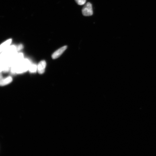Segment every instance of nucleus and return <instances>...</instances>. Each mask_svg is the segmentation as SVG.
I'll use <instances>...</instances> for the list:
<instances>
[{
  "instance_id": "7",
  "label": "nucleus",
  "mask_w": 156,
  "mask_h": 156,
  "mask_svg": "<svg viewBox=\"0 0 156 156\" xmlns=\"http://www.w3.org/2000/svg\"><path fill=\"white\" fill-rule=\"evenodd\" d=\"M12 41V40L10 39L0 45V54L10 45Z\"/></svg>"
},
{
  "instance_id": "10",
  "label": "nucleus",
  "mask_w": 156,
  "mask_h": 156,
  "mask_svg": "<svg viewBox=\"0 0 156 156\" xmlns=\"http://www.w3.org/2000/svg\"><path fill=\"white\" fill-rule=\"evenodd\" d=\"M16 50L17 51H19L20 50L23 48V46L22 44H20L18 46H16Z\"/></svg>"
},
{
  "instance_id": "2",
  "label": "nucleus",
  "mask_w": 156,
  "mask_h": 156,
  "mask_svg": "<svg viewBox=\"0 0 156 156\" xmlns=\"http://www.w3.org/2000/svg\"><path fill=\"white\" fill-rule=\"evenodd\" d=\"M17 52L16 46H10L0 54V58L7 61L16 55Z\"/></svg>"
},
{
  "instance_id": "6",
  "label": "nucleus",
  "mask_w": 156,
  "mask_h": 156,
  "mask_svg": "<svg viewBox=\"0 0 156 156\" xmlns=\"http://www.w3.org/2000/svg\"><path fill=\"white\" fill-rule=\"evenodd\" d=\"M12 77L9 76L0 79V86L2 87L9 84L12 81Z\"/></svg>"
},
{
  "instance_id": "3",
  "label": "nucleus",
  "mask_w": 156,
  "mask_h": 156,
  "mask_svg": "<svg viewBox=\"0 0 156 156\" xmlns=\"http://www.w3.org/2000/svg\"><path fill=\"white\" fill-rule=\"evenodd\" d=\"M82 13L86 16H91L93 14L92 5L90 3H87L82 9Z\"/></svg>"
},
{
  "instance_id": "11",
  "label": "nucleus",
  "mask_w": 156,
  "mask_h": 156,
  "mask_svg": "<svg viewBox=\"0 0 156 156\" xmlns=\"http://www.w3.org/2000/svg\"><path fill=\"white\" fill-rule=\"evenodd\" d=\"M2 78V76L1 73H0V79H1Z\"/></svg>"
},
{
  "instance_id": "8",
  "label": "nucleus",
  "mask_w": 156,
  "mask_h": 156,
  "mask_svg": "<svg viewBox=\"0 0 156 156\" xmlns=\"http://www.w3.org/2000/svg\"><path fill=\"white\" fill-rule=\"evenodd\" d=\"M37 69V67L34 64H31L29 68V71L32 73H36Z\"/></svg>"
},
{
  "instance_id": "4",
  "label": "nucleus",
  "mask_w": 156,
  "mask_h": 156,
  "mask_svg": "<svg viewBox=\"0 0 156 156\" xmlns=\"http://www.w3.org/2000/svg\"><path fill=\"white\" fill-rule=\"evenodd\" d=\"M67 46H65L58 49V50L56 51L52 54V58L54 59H55L59 58L60 56L63 53V52L65 51V50L67 49Z\"/></svg>"
},
{
  "instance_id": "1",
  "label": "nucleus",
  "mask_w": 156,
  "mask_h": 156,
  "mask_svg": "<svg viewBox=\"0 0 156 156\" xmlns=\"http://www.w3.org/2000/svg\"><path fill=\"white\" fill-rule=\"evenodd\" d=\"M31 64L29 60L23 59L21 61L14 64L11 67V73H21L28 71Z\"/></svg>"
},
{
  "instance_id": "9",
  "label": "nucleus",
  "mask_w": 156,
  "mask_h": 156,
  "mask_svg": "<svg viewBox=\"0 0 156 156\" xmlns=\"http://www.w3.org/2000/svg\"><path fill=\"white\" fill-rule=\"evenodd\" d=\"M75 1L79 5H83L86 2V0H75Z\"/></svg>"
},
{
  "instance_id": "5",
  "label": "nucleus",
  "mask_w": 156,
  "mask_h": 156,
  "mask_svg": "<svg viewBox=\"0 0 156 156\" xmlns=\"http://www.w3.org/2000/svg\"><path fill=\"white\" fill-rule=\"evenodd\" d=\"M46 66V63L44 60H42L38 64L37 70L38 73L40 74L44 73Z\"/></svg>"
}]
</instances>
